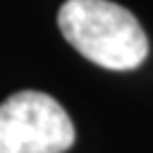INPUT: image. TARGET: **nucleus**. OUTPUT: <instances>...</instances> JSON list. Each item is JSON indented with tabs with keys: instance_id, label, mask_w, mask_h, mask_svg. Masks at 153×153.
Segmentation results:
<instances>
[{
	"instance_id": "obj_1",
	"label": "nucleus",
	"mask_w": 153,
	"mask_h": 153,
	"mask_svg": "<svg viewBox=\"0 0 153 153\" xmlns=\"http://www.w3.org/2000/svg\"><path fill=\"white\" fill-rule=\"evenodd\" d=\"M59 29L79 54L108 70H133L149 54L146 34L137 18L110 0L63 2Z\"/></svg>"
},
{
	"instance_id": "obj_2",
	"label": "nucleus",
	"mask_w": 153,
	"mask_h": 153,
	"mask_svg": "<svg viewBox=\"0 0 153 153\" xmlns=\"http://www.w3.org/2000/svg\"><path fill=\"white\" fill-rule=\"evenodd\" d=\"M74 126L54 97L20 90L0 104V153H63Z\"/></svg>"
}]
</instances>
